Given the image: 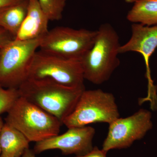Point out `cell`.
<instances>
[{
	"mask_svg": "<svg viewBox=\"0 0 157 157\" xmlns=\"http://www.w3.org/2000/svg\"><path fill=\"white\" fill-rule=\"evenodd\" d=\"M17 89L20 97L53 116L63 124L73 112L85 87H68L48 78H29Z\"/></svg>",
	"mask_w": 157,
	"mask_h": 157,
	"instance_id": "obj_1",
	"label": "cell"
},
{
	"mask_svg": "<svg viewBox=\"0 0 157 157\" xmlns=\"http://www.w3.org/2000/svg\"><path fill=\"white\" fill-rule=\"evenodd\" d=\"M94 42L80 60L85 79L94 84L108 81L120 64L121 46L117 32L109 23L101 25Z\"/></svg>",
	"mask_w": 157,
	"mask_h": 157,
	"instance_id": "obj_2",
	"label": "cell"
},
{
	"mask_svg": "<svg viewBox=\"0 0 157 157\" xmlns=\"http://www.w3.org/2000/svg\"><path fill=\"white\" fill-rule=\"evenodd\" d=\"M6 123L30 142H40L59 135L63 124L53 116L20 97L7 112Z\"/></svg>",
	"mask_w": 157,
	"mask_h": 157,
	"instance_id": "obj_3",
	"label": "cell"
},
{
	"mask_svg": "<svg viewBox=\"0 0 157 157\" xmlns=\"http://www.w3.org/2000/svg\"><path fill=\"white\" fill-rule=\"evenodd\" d=\"M120 117L115 98L101 89L85 90L73 112L63 121L68 128L96 123L109 124Z\"/></svg>",
	"mask_w": 157,
	"mask_h": 157,
	"instance_id": "obj_4",
	"label": "cell"
},
{
	"mask_svg": "<svg viewBox=\"0 0 157 157\" xmlns=\"http://www.w3.org/2000/svg\"><path fill=\"white\" fill-rule=\"evenodd\" d=\"M42 38L19 41L14 39L0 50V85L18 89L28 78L32 62Z\"/></svg>",
	"mask_w": 157,
	"mask_h": 157,
	"instance_id": "obj_5",
	"label": "cell"
},
{
	"mask_svg": "<svg viewBox=\"0 0 157 157\" xmlns=\"http://www.w3.org/2000/svg\"><path fill=\"white\" fill-rule=\"evenodd\" d=\"M97 30L57 27L43 37L40 50L68 59L80 61L93 45Z\"/></svg>",
	"mask_w": 157,
	"mask_h": 157,
	"instance_id": "obj_6",
	"label": "cell"
},
{
	"mask_svg": "<svg viewBox=\"0 0 157 157\" xmlns=\"http://www.w3.org/2000/svg\"><path fill=\"white\" fill-rule=\"evenodd\" d=\"M48 78L68 87L85 86L80 61L68 59L39 50L31 63L28 79Z\"/></svg>",
	"mask_w": 157,
	"mask_h": 157,
	"instance_id": "obj_7",
	"label": "cell"
},
{
	"mask_svg": "<svg viewBox=\"0 0 157 157\" xmlns=\"http://www.w3.org/2000/svg\"><path fill=\"white\" fill-rule=\"evenodd\" d=\"M107 137L102 145L104 151L130 147L141 140L153 128L151 113L141 109L125 118H118L109 124Z\"/></svg>",
	"mask_w": 157,
	"mask_h": 157,
	"instance_id": "obj_8",
	"label": "cell"
},
{
	"mask_svg": "<svg viewBox=\"0 0 157 157\" xmlns=\"http://www.w3.org/2000/svg\"><path fill=\"white\" fill-rule=\"evenodd\" d=\"M95 133V129L89 126L69 128L62 135L37 142L33 151L39 154L47 150L58 149L66 155H83L94 148L93 140Z\"/></svg>",
	"mask_w": 157,
	"mask_h": 157,
	"instance_id": "obj_9",
	"label": "cell"
},
{
	"mask_svg": "<svg viewBox=\"0 0 157 157\" xmlns=\"http://www.w3.org/2000/svg\"><path fill=\"white\" fill-rule=\"evenodd\" d=\"M130 39L120 47L119 54L136 52L143 56L146 65L148 83L153 82L151 77L149 59L157 48V25L147 26L133 23Z\"/></svg>",
	"mask_w": 157,
	"mask_h": 157,
	"instance_id": "obj_10",
	"label": "cell"
},
{
	"mask_svg": "<svg viewBox=\"0 0 157 157\" xmlns=\"http://www.w3.org/2000/svg\"><path fill=\"white\" fill-rule=\"evenodd\" d=\"M49 21L38 0H29L26 15L14 39L26 41L45 36L49 31Z\"/></svg>",
	"mask_w": 157,
	"mask_h": 157,
	"instance_id": "obj_11",
	"label": "cell"
},
{
	"mask_svg": "<svg viewBox=\"0 0 157 157\" xmlns=\"http://www.w3.org/2000/svg\"><path fill=\"white\" fill-rule=\"evenodd\" d=\"M29 141L17 130L5 123L1 135L0 157H21Z\"/></svg>",
	"mask_w": 157,
	"mask_h": 157,
	"instance_id": "obj_12",
	"label": "cell"
},
{
	"mask_svg": "<svg viewBox=\"0 0 157 157\" xmlns=\"http://www.w3.org/2000/svg\"><path fill=\"white\" fill-rule=\"evenodd\" d=\"M29 0L0 9V27L6 30L15 39L27 12Z\"/></svg>",
	"mask_w": 157,
	"mask_h": 157,
	"instance_id": "obj_13",
	"label": "cell"
},
{
	"mask_svg": "<svg viewBox=\"0 0 157 157\" xmlns=\"http://www.w3.org/2000/svg\"><path fill=\"white\" fill-rule=\"evenodd\" d=\"M130 22L143 25H157V0H137L128 12Z\"/></svg>",
	"mask_w": 157,
	"mask_h": 157,
	"instance_id": "obj_14",
	"label": "cell"
},
{
	"mask_svg": "<svg viewBox=\"0 0 157 157\" xmlns=\"http://www.w3.org/2000/svg\"><path fill=\"white\" fill-rule=\"evenodd\" d=\"M39 5L49 21H59L63 17V13L67 0H38Z\"/></svg>",
	"mask_w": 157,
	"mask_h": 157,
	"instance_id": "obj_15",
	"label": "cell"
},
{
	"mask_svg": "<svg viewBox=\"0 0 157 157\" xmlns=\"http://www.w3.org/2000/svg\"><path fill=\"white\" fill-rule=\"evenodd\" d=\"M19 97L17 89L6 88L0 85V115L8 112Z\"/></svg>",
	"mask_w": 157,
	"mask_h": 157,
	"instance_id": "obj_16",
	"label": "cell"
},
{
	"mask_svg": "<svg viewBox=\"0 0 157 157\" xmlns=\"http://www.w3.org/2000/svg\"><path fill=\"white\" fill-rule=\"evenodd\" d=\"M14 39L10 33L0 27V50Z\"/></svg>",
	"mask_w": 157,
	"mask_h": 157,
	"instance_id": "obj_17",
	"label": "cell"
},
{
	"mask_svg": "<svg viewBox=\"0 0 157 157\" xmlns=\"http://www.w3.org/2000/svg\"><path fill=\"white\" fill-rule=\"evenodd\" d=\"M107 152L96 146L86 154L81 156H75L73 157H107Z\"/></svg>",
	"mask_w": 157,
	"mask_h": 157,
	"instance_id": "obj_18",
	"label": "cell"
},
{
	"mask_svg": "<svg viewBox=\"0 0 157 157\" xmlns=\"http://www.w3.org/2000/svg\"><path fill=\"white\" fill-rule=\"evenodd\" d=\"M23 0H0V9L4 7L16 4Z\"/></svg>",
	"mask_w": 157,
	"mask_h": 157,
	"instance_id": "obj_19",
	"label": "cell"
},
{
	"mask_svg": "<svg viewBox=\"0 0 157 157\" xmlns=\"http://www.w3.org/2000/svg\"><path fill=\"white\" fill-rule=\"evenodd\" d=\"M36 154L33 150L30 149L29 148L26 150L22 156L21 157H36Z\"/></svg>",
	"mask_w": 157,
	"mask_h": 157,
	"instance_id": "obj_20",
	"label": "cell"
},
{
	"mask_svg": "<svg viewBox=\"0 0 157 157\" xmlns=\"http://www.w3.org/2000/svg\"><path fill=\"white\" fill-rule=\"evenodd\" d=\"M5 123L3 121L2 118L0 117V155L1 153V135H2V130L3 127L4 126Z\"/></svg>",
	"mask_w": 157,
	"mask_h": 157,
	"instance_id": "obj_21",
	"label": "cell"
},
{
	"mask_svg": "<svg viewBox=\"0 0 157 157\" xmlns=\"http://www.w3.org/2000/svg\"><path fill=\"white\" fill-rule=\"evenodd\" d=\"M127 3H132L135 2L137 0H124Z\"/></svg>",
	"mask_w": 157,
	"mask_h": 157,
	"instance_id": "obj_22",
	"label": "cell"
}]
</instances>
